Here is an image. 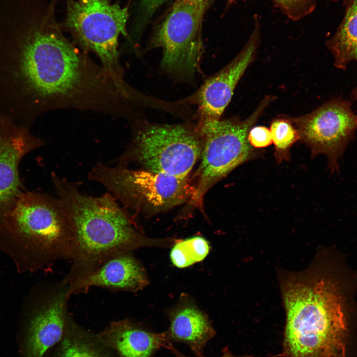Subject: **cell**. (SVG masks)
<instances>
[{"mask_svg": "<svg viewBox=\"0 0 357 357\" xmlns=\"http://www.w3.org/2000/svg\"><path fill=\"white\" fill-rule=\"evenodd\" d=\"M54 8L32 1L0 19V115L29 127L59 109L127 117L131 101L101 65L66 37Z\"/></svg>", "mask_w": 357, "mask_h": 357, "instance_id": "1", "label": "cell"}, {"mask_svg": "<svg viewBox=\"0 0 357 357\" xmlns=\"http://www.w3.org/2000/svg\"><path fill=\"white\" fill-rule=\"evenodd\" d=\"M52 183L66 213L73 237L75 274L110 256L147 246L168 247L176 239L147 238L135 229L127 213L110 192L82 193L78 185L53 172Z\"/></svg>", "mask_w": 357, "mask_h": 357, "instance_id": "2", "label": "cell"}, {"mask_svg": "<svg viewBox=\"0 0 357 357\" xmlns=\"http://www.w3.org/2000/svg\"><path fill=\"white\" fill-rule=\"evenodd\" d=\"M286 321L283 357H347V324L330 281L305 271L282 282Z\"/></svg>", "mask_w": 357, "mask_h": 357, "instance_id": "3", "label": "cell"}, {"mask_svg": "<svg viewBox=\"0 0 357 357\" xmlns=\"http://www.w3.org/2000/svg\"><path fill=\"white\" fill-rule=\"evenodd\" d=\"M0 246L21 270L32 271L58 260H71L72 234L59 199L24 190L0 222Z\"/></svg>", "mask_w": 357, "mask_h": 357, "instance_id": "4", "label": "cell"}, {"mask_svg": "<svg viewBox=\"0 0 357 357\" xmlns=\"http://www.w3.org/2000/svg\"><path fill=\"white\" fill-rule=\"evenodd\" d=\"M129 13L110 0H66L61 26L81 50L95 54L101 65L125 95L131 92L123 79L118 50L120 35L126 36Z\"/></svg>", "mask_w": 357, "mask_h": 357, "instance_id": "5", "label": "cell"}, {"mask_svg": "<svg viewBox=\"0 0 357 357\" xmlns=\"http://www.w3.org/2000/svg\"><path fill=\"white\" fill-rule=\"evenodd\" d=\"M275 100L266 96L247 118L200 121L197 128L203 146L200 166L194 176L195 192L188 203L201 210L208 190L236 168L258 153L249 144L247 135L266 108Z\"/></svg>", "mask_w": 357, "mask_h": 357, "instance_id": "6", "label": "cell"}, {"mask_svg": "<svg viewBox=\"0 0 357 357\" xmlns=\"http://www.w3.org/2000/svg\"><path fill=\"white\" fill-rule=\"evenodd\" d=\"M88 177L102 184L126 207L151 215L188 202L195 189L188 177H178L144 169H130L119 163L110 166L98 163Z\"/></svg>", "mask_w": 357, "mask_h": 357, "instance_id": "7", "label": "cell"}, {"mask_svg": "<svg viewBox=\"0 0 357 357\" xmlns=\"http://www.w3.org/2000/svg\"><path fill=\"white\" fill-rule=\"evenodd\" d=\"M203 146L197 127L145 123L134 130L119 163L132 160L146 170L186 178L201 157Z\"/></svg>", "mask_w": 357, "mask_h": 357, "instance_id": "8", "label": "cell"}, {"mask_svg": "<svg viewBox=\"0 0 357 357\" xmlns=\"http://www.w3.org/2000/svg\"><path fill=\"white\" fill-rule=\"evenodd\" d=\"M203 16L187 0H177L158 28L152 40L163 50L161 65L167 72L193 77L202 53L201 27Z\"/></svg>", "mask_w": 357, "mask_h": 357, "instance_id": "9", "label": "cell"}, {"mask_svg": "<svg viewBox=\"0 0 357 357\" xmlns=\"http://www.w3.org/2000/svg\"><path fill=\"white\" fill-rule=\"evenodd\" d=\"M287 117L312 155H325L331 171H338L339 159L357 129V115L350 101L336 98L309 114Z\"/></svg>", "mask_w": 357, "mask_h": 357, "instance_id": "10", "label": "cell"}, {"mask_svg": "<svg viewBox=\"0 0 357 357\" xmlns=\"http://www.w3.org/2000/svg\"><path fill=\"white\" fill-rule=\"evenodd\" d=\"M67 289L63 280L52 285L29 312L20 337V357H43L62 338L71 315Z\"/></svg>", "mask_w": 357, "mask_h": 357, "instance_id": "11", "label": "cell"}, {"mask_svg": "<svg viewBox=\"0 0 357 357\" xmlns=\"http://www.w3.org/2000/svg\"><path fill=\"white\" fill-rule=\"evenodd\" d=\"M44 144L30 127L0 116V222L24 191L19 174L20 161Z\"/></svg>", "mask_w": 357, "mask_h": 357, "instance_id": "12", "label": "cell"}, {"mask_svg": "<svg viewBox=\"0 0 357 357\" xmlns=\"http://www.w3.org/2000/svg\"><path fill=\"white\" fill-rule=\"evenodd\" d=\"M63 281L67 285L69 298L94 287L136 292L149 284L145 269L131 252L106 257L74 275L66 276Z\"/></svg>", "mask_w": 357, "mask_h": 357, "instance_id": "13", "label": "cell"}, {"mask_svg": "<svg viewBox=\"0 0 357 357\" xmlns=\"http://www.w3.org/2000/svg\"><path fill=\"white\" fill-rule=\"evenodd\" d=\"M248 40L238 55L226 66L205 81L196 96L200 121L220 119L234 90L253 61L260 42V28L255 20Z\"/></svg>", "mask_w": 357, "mask_h": 357, "instance_id": "14", "label": "cell"}, {"mask_svg": "<svg viewBox=\"0 0 357 357\" xmlns=\"http://www.w3.org/2000/svg\"><path fill=\"white\" fill-rule=\"evenodd\" d=\"M98 335L119 357H153L170 342L165 331L152 332L128 318L110 322Z\"/></svg>", "mask_w": 357, "mask_h": 357, "instance_id": "15", "label": "cell"}, {"mask_svg": "<svg viewBox=\"0 0 357 357\" xmlns=\"http://www.w3.org/2000/svg\"><path fill=\"white\" fill-rule=\"evenodd\" d=\"M169 318L170 326L165 331L168 341L186 344L196 356L203 355L204 347L216 334L207 314L185 302L172 311Z\"/></svg>", "mask_w": 357, "mask_h": 357, "instance_id": "16", "label": "cell"}, {"mask_svg": "<svg viewBox=\"0 0 357 357\" xmlns=\"http://www.w3.org/2000/svg\"><path fill=\"white\" fill-rule=\"evenodd\" d=\"M43 357H119L94 332L80 325L70 315L61 340Z\"/></svg>", "mask_w": 357, "mask_h": 357, "instance_id": "17", "label": "cell"}, {"mask_svg": "<svg viewBox=\"0 0 357 357\" xmlns=\"http://www.w3.org/2000/svg\"><path fill=\"white\" fill-rule=\"evenodd\" d=\"M334 65L346 70L349 62L357 61V0H352L335 34L326 41Z\"/></svg>", "mask_w": 357, "mask_h": 357, "instance_id": "18", "label": "cell"}, {"mask_svg": "<svg viewBox=\"0 0 357 357\" xmlns=\"http://www.w3.org/2000/svg\"><path fill=\"white\" fill-rule=\"evenodd\" d=\"M210 251L209 242L201 237L178 239L173 245L170 258L173 264L179 268H184L201 261Z\"/></svg>", "mask_w": 357, "mask_h": 357, "instance_id": "19", "label": "cell"}, {"mask_svg": "<svg viewBox=\"0 0 357 357\" xmlns=\"http://www.w3.org/2000/svg\"><path fill=\"white\" fill-rule=\"evenodd\" d=\"M269 129L275 146L274 156L277 163L289 161L291 147L299 139L298 130L286 116L273 119Z\"/></svg>", "mask_w": 357, "mask_h": 357, "instance_id": "20", "label": "cell"}, {"mask_svg": "<svg viewBox=\"0 0 357 357\" xmlns=\"http://www.w3.org/2000/svg\"><path fill=\"white\" fill-rule=\"evenodd\" d=\"M275 5L293 20H298L311 13L315 0H272Z\"/></svg>", "mask_w": 357, "mask_h": 357, "instance_id": "21", "label": "cell"}, {"mask_svg": "<svg viewBox=\"0 0 357 357\" xmlns=\"http://www.w3.org/2000/svg\"><path fill=\"white\" fill-rule=\"evenodd\" d=\"M247 139L255 149L268 147L273 143L270 129L263 126L252 127L248 133Z\"/></svg>", "mask_w": 357, "mask_h": 357, "instance_id": "22", "label": "cell"}, {"mask_svg": "<svg viewBox=\"0 0 357 357\" xmlns=\"http://www.w3.org/2000/svg\"><path fill=\"white\" fill-rule=\"evenodd\" d=\"M166 349L169 350L172 354L175 357H189L185 355L184 354H182L181 352H180L179 350H178L177 348H176L173 343L169 342L168 343V345L166 347ZM282 357V354L278 355L276 356H273L270 357ZM196 357H206L204 356V355H202L200 356H196ZM220 357H255L253 356H241V357H238L235 356L232 354L231 352L229 350L228 348L227 347H226L224 349L222 350V354Z\"/></svg>", "mask_w": 357, "mask_h": 357, "instance_id": "23", "label": "cell"}, {"mask_svg": "<svg viewBox=\"0 0 357 357\" xmlns=\"http://www.w3.org/2000/svg\"><path fill=\"white\" fill-rule=\"evenodd\" d=\"M166 0H141L143 8L148 13L153 12Z\"/></svg>", "mask_w": 357, "mask_h": 357, "instance_id": "24", "label": "cell"}, {"mask_svg": "<svg viewBox=\"0 0 357 357\" xmlns=\"http://www.w3.org/2000/svg\"><path fill=\"white\" fill-rule=\"evenodd\" d=\"M192 3L197 8L199 13L203 16L209 0H187Z\"/></svg>", "mask_w": 357, "mask_h": 357, "instance_id": "25", "label": "cell"}, {"mask_svg": "<svg viewBox=\"0 0 357 357\" xmlns=\"http://www.w3.org/2000/svg\"><path fill=\"white\" fill-rule=\"evenodd\" d=\"M352 96L355 99L357 100V86L352 91Z\"/></svg>", "mask_w": 357, "mask_h": 357, "instance_id": "26", "label": "cell"}, {"mask_svg": "<svg viewBox=\"0 0 357 357\" xmlns=\"http://www.w3.org/2000/svg\"><path fill=\"white\" fill-rule=\"evenodd\" d=\"M49 0L50 2H51L53 3H55V4H56V2H57L58 0Z\"/></svg>", "mask_w": 357, "mask_h": 357, "instance_id": "27", "label": "cell"}, {"mask_svg": "<svg viewBox=\"0 0 357 357\" xmlns=\"http://www.w3.org/2000/svg\"><path fill=\"white\" fill-rule=\"evenodd\" d=\"M236 0H228L229 3H231L234 2Z\"/></svg>", "mask_w": 357, "mask_h": 357, "instance_id": "28", "label": "cell"}]
</instances>
